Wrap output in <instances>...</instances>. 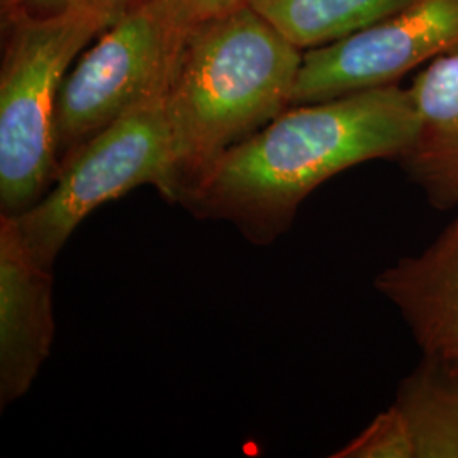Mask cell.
I'll list each match as a JSON object with an SVG mask.
<instances>
[{"label":"cell","instance_id":"5bb4252c","mask_svg":"<svg viewBox=\"0 0 458 458\" xmlns=\"http://www.w3.org/2000/svg\"><path fill=\"white\" fill-rule=\"evenodd\" d=\"M181 2L196 21H202L208 17L223 14L238 5H243L248 0H181Z\"/></svg>","mask_w":458,"mask_h":458},{"label":"cell","instance_id":"7c38bea8","mask_svg":"<svg viewBox=\"0 0 458 458\" xmlns=\"http://www.w3.org/2000/svg\"><path fill=\"white\" fill-rule=\"evenodd\" d=\"M335 458H416L410 426L395 406L380 412L357 438L333 454Z\"/></svg>","mask_w":458,"mask_h":458},{"label":"cell","instance_id":"ba28073f","mask_svg":"<svg viewBox=\"0 0 458 458\" xmlns=\"http://www.w3.org/2000/svg\"><path fill=\"white\" fill-rule=\"evenodd\" d=\"M376 289L401 312L425 357L458 369V208L431 245L380 272Z\"/></svg>","mask_w":458,"mask_h":458},{"label":"cell","instance_id":"3957f363","mask_svg":"<svg viewBox=\"0 0 458 458\" xmlns=\"http://www.w3.org/2000/svg\"><path fill=\"white\" fill-rule=\"evenodd\" d=\"M114 17L72 11L2 22L0 214L16 217L56 181V104L68 70Z\"/></svg>","mask_w":458,"mask_h":458},{"label":"cell","instance_id":"9c48e42d","mask_svg":"<svg viewBox=\"0 0 458 458\" xmlns=\"http://www.w3.org/2000/svg\"><path fill=\"white\" fill-rule=\"evenodd\" d=\"M410 92L418 130L399 164L433 208H458V51L428 64Z\"/></svg>","mask_w":458,"mask_h":458},{"label":"cell","instance_id":"7a4b0ae2","mask_svg":"<svg viewBox=\"0 0 458 458\" xmlns=\"http://www.w3.org/2000/svg\"><path fill=\"white\" fill-rule=\"evenodd\" d=\"M304 51L243 4L199 21L165 98L174 151V200L229 149L293 107Z\"/></svg>","mask_w":458,"mask_h":458},{"label":"cell","instance_id":"6da1fadb","mask_svg":"<svg viewBox=\"0 0 458 458\" xmlns=\"http://www.w3.org/2000/svg\"><path fill=\"white\" fill-rule=\"evenodd\" d=\"M416 130L412 96L399 83L293 106L221 157L181 206L270 245L312 191L370 160L401 162Z\"/></svg>","mask_w":458,"mask_h":458},{"label":"cell","instance_id":"8992f818","mask_svg":"<svg viewBox=\"0 0 458 458\" xmlns=\"http://www.w3.org/2000/svg\"><path fill=\"white\" fill-rule=\"evenodd\" d=\"M458 51V0H414L376 24L306 49L293 106L395 85L414 68Z\"/></svg>","mask_w":458,"mask_h":458},{"label":"cell","instance_id":"8fae6325","mask_svg":"<svg viewBox=\"0 0 458 458\" xmlns=\"http://www.w3.org/2000/svg\"><path fill=\"white\" fill-rule=\"evenodd\" d=\"M414 0H248L297 48L325 47L376 24Z\"/></svg>","mask_w":458,"mask_h":458},{"label":"cell","instance_id":"4fadbf2b","mask_svg":"<svg viewBox=\"0 0 458 458\" xmlns=\"http://www.w3.org/2000/svg\"><path fill=\"white\" fill-rule=\"evenodd\" d=\"M136 2L140 0H0V17L7 22L62 16L72 11H98L117 19Z\"/></svg>","mask_w":458,"mask_h":458},{"label":"cell","instance_id":"277c9868","mask_svg":"<svg viewBox=\"0 0 458 458\" xmlns=\"http://www.w3.org/2000/svg\"><path fill=\"white\" fill-rule=\"evenodd\" d=\"M197 22L181 0H140L83 49L56 104L58 170L115 119L166 98Z\"/></svg>","mask_w":458,"mask_h":458},{"label":"cell","instance_id":"30bf717a","mask_svg":"<svg viewBox=\"0 0 458 458\" xmlns=\"http://www.w3.org/2000/svg\"><path fill=\"white\" fill-rule=\"evenodd\" d=\"M416 458H458V369L423 357L395 394Z\"/></svg>","mask_w":458,"mask_h":458},{"label":"cell","instance_id":"5b68a950","mask_svg":"<svg viewBox=\"0 0 458 458\" xmlns=\"http://www.w3.org/2000/svg\"><path fill=\"white\" fill-rule=\"evenodd\" d=\"M141 185L174 200V151L165 98L134 107L79 148L60 166L48 192L14 221L34 259L51 268L89 214Z\"/></svg>","mask_w":458,"mask_h":458},{"label":"cell","instance_id":"52a82bcc","mask_svg":"<svg viewBox=\"0 0 458 458\" xmlns=\"http://www.w3.org/2000/svg\"><path fill=\"white\" fill-rule=\"evenodd\" d=\"M51 268L31 255L14 217L0 214V404L30 391L53 344Z\"/></svg>","mask_w":458,"mask_h":458}]
</instances>
